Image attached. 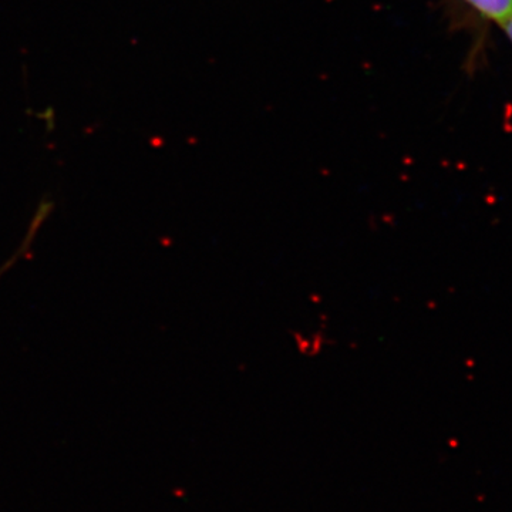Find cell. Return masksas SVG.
<instances>
[{
	"instance_id": "2",
	"label": "cell",
	"mask_w": 512,
	"mask_h": 512,
	"mask_svg": "<svg viewBox=\"0 0 512 512\" xmlns=\"http://www.w3.org/2000/svg\"><path fill=\"white\" fill-rule=\"evenodd\" d=\"M501 26H503L505 32H507L508 37L512 40V15L510 18H507L504 20V22L500 23Z\"/></svg>"
},
{
	"instance_id": "1",
	"label": "cell",
	"mask_w": 512,
	"mask_h": 512,
	"mask_svg": "<svg viewBox=\"0 0 512 512\" xmlns=\"http://www.w3.org/2000/svg\"><path fill=\"white\" fill-rule=\"evenodd\" d=\"M478 12L487 18L497 20L498 23L512 15V0H466Z\"/></svg>"
}]
</instances>
